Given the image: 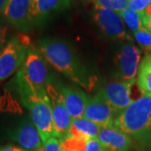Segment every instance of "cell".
<instances>
[{
  "label": "cell",
  "instance_id": "obj_1",
  "mask_svg": "<svg viewBox=\"0 0 151 151\" xmlns=\"http://www.w3.org/2000/svg\"><path fill=\"white\" fill-rule=\"evenodd\" d=\"M38 50L46 61L67 78L80 86L89 88L91 77L68 44L56 38L39 40Z\"/></svg>",
  "mask_w": 151,
  "mask_h": 151
},
{
  "label": "cell",
  "instance_id": "obj_2",
  "mask_svg": "<svg viewBox=\"0 0 151 151\" xmlns=\"http://www.w3.org/2000/svg\"><path fill=\"white\" fill-rule=\"evenodd\" d=\"M114 126L143 146L151 145V92H145L119 114Z\"/></svg>",
  "mask_w": 151,
  "mask_h": 151
},
{
  "label": "cell",
  "instance_id": "obj_3",
  "mask_svg": "<svg viewBox=\"0 0 151 151\" xmlns=\"http://www.w3.org/2000/svg\"><path fill=\"white\" fill-rule=\"evenodd\" d=\"M15 80L30 89L38 97H49L46 62L38 48L32 45L28 47L27 57L21 68L18 70Z\"/></svg>",
  "mask_w": 151,
  "mask_h": 151
},
{
  "label": "cell",
  "instance_id": "obj_4",
  "mask_svg": "<svg viewBox=\"0 0 151 151\" xmlns=\"http://www.w3.org/2000/svg\"><path fill=\"white\" fill-rule=\"evenodd\" d=\"M29 110L30 119L40 133L43 144L50 138L55 137L52 117V106L50 97L33 96L22 101Z\"/></svg>",
  "mask_w": 151,
  "mask_h": 151
},
{
  "label": "cell",
  "instance_id": "obj_5",
  "mask_svg": "<svg viewBox=\"0 0 151 151\" xmlns=\"http://www.w3.org/2000/svg\"><path fill=\"white\" fill-rule=\"evenodd\" d=\"M28 48L14 36L0 51V81L5 80L22 67L27 57Z\"/></svg>",
  "mask_w": 151,
  "mask_h": 151
},
{
  "label": "cell",
  "instance_id": "obj_6",
  "mask_svg": "<svg viewBox=\"0 0 151 151\" xmlns=\"http://www.w3.org/2000/svg\"><path fill=\"white\" fill-rule=\"evenodd\" d=\"M92 14L97 26L109 39H129V35L124 26V20L118 12L95 6Z\"/></svg>",
  "mask_w": 151,
  "mask_h": 151
},
{
  "label": "cell",
  "instance_id": "obj_7",
  "mask_svg": "<svg viewBox=\"0 0 151 151\" xmlns=\"http://www.w3.org/2000/svg\"><path fill=\"white\" fill-rule=\"evenodd\" d=\"M47 93L52 106L55 137L61 140L69 135L72 124V119L65 108L60 93L56 92L54 87L50 85V83H48L47 86Z\"/></svg>",
  "mask_w": 151,
  "mask_h": 151
},
{
  "label": "cell",
  "instance_id": "obj_8",
  "mask_svg": "<svg viewBox=\"0 0 151 151\" xmlns=\"http://www.w3.org/2000/svg\"><path fill=\"white\" fill-rule=\"evenodd\" d=\"M4 19L18 31L27 33L34 27L31 18V0H9Z\"/></svg>",
  "mask_w": 151,
  "mask_h": 151
},
{
  "label": "cell",
  "instance_id": "obj_9",
  "mask_svg": "<svg viewBox=\"0 0 151 151\" xmlns=\"http://www.w3.org/2000/svg\"><path fill=\"white\" fill-rule=\"evenodd\" d=\"M83 117L98 124L102 129L114 126L118 114L113 107L97 93L93 97H89Z\"/></svg>",
  "mask_w": 151,
  "mask_h": 151
},
{
  "label": "cell",
  "instance_id": "obj_10",
  "mask_svg": "<svg viewBox=\"0 0 151 151\" xmlns=\"http://www.w3.org/2000/svg\"><path fill=\"white\" fill-rule=\"evenodd\" d=\"M133 86L124 81H113L102 87L97 93L113 107L119 116V113L133 103L131 99Z\"/></svg>",
  "mask_w": 151,
  "mask_h": 151
},
{
  "label": "cell",
  "instance_id": "obj_11",
  "mask_svg": "<svg viewBox=\"0 0 151 151\" xmlns=\"http://www.w3.org/2000/svg\"><path fill=\"white\" fill-rule=\"evenodd\" d=\"M141 52L133 44L127 43L121 49L119 54V76L122 81L134 85L136 76L140 65Z\"/></svg>",
  "mask_w": 151,
  "mask_h": 151
},
{
  "label": "cell",
  "instance_id": "obj_12",
  "mask_svg": "<svg viewBox=\"0 0 151 151\" xmlns=\"http://www.w3.org/2000/svg\"><path fill=\"white\" fill-rule=\"evenodd\" d=\"M9 136L12 140L28 151L39 150L44 145L35 125L29 119L21 122Z\"/></svg>",
  "mask_w": 151,
  "mask_h": 151
},
{
  "label": "cell",
  "instance_id": "obj_13",
  "mask_svg": "<svg viewBox=\"0 0 151 151\" xmlns=\"http://www.w3.org/2000/svg\"><path fill=\"white\" fill-rule=\"evenodd\" d=\"M97 139L109 151H129L133 146V139L115 126L102 128Z\"/></svg>",
  "mask_w": 151,
  "mask_h": 151
},
{
  "label": "cell",
  "instance_id": "obj_14",
  "mask_svg": "<svg viewBox=\"0 0 151 151\" xmlns=\"http://www.w3.org/2000/svg\"><path fill=\"white\" fill-rule=\"evenodd\" d=\"M70 0H31L34 26H40L53 14L69 8Z\"/></svg>",
  "mask_w": 151,
  "mask_h": 151
},
{
  "label": "cell",
  "instance_id": "obj_15",
  "mask_svg": "<svg viewBox=\"0 0 151 151\" xmlns=\"http://www.w3.org/2000/svg\"><path fill=\"white\" fill-rule=\"evenodd\" d=\"M60 95L72 120L83 117L89 97L80 90L70 86H61Z\"/></svg>",
  "mask_w": 151,
  "mask_h": 151
},
{
  "label": "cell",
  "instance_id": "obj_16",
  "mask_svg": "<svg viewBox=\"0 0 151 151\" xmlns=\"http://www.w3.org/2000/svg\"><path fill=\"white\" fill-rule=\"evenodd\" d=\"M101 130V127L84 117L72 120V124L68 136L84 139L89 140L97 138Z\"/></svg>",
  "mask_w": 151,
  "mask_h": 151
},
{
  "label": "cell",
  "instance_id": "obj_17",
  "mask_svg": "<svg viewBox=\"0 0 151 151\" xmlns=\"http://www.w3.org/2000/svg\"><path fill=\"white\" fill-rule=\"evenodd\" d=\"M137 85L143 93L151 92V55L150 53H146L141 60L138 71Z\"/></svg>",
  "mask_w": 151,
  "mask_h": 151
},
{
  "label": "cell",
  "instance_id": "obj_18",
  "mask_svg": "<svg viewBox=\"0 0 151 151\" xmlns=\"http://www.w3.org/2000/svg\"><path fill=\"white\" fill-rule=\"evenodd\" d=\"M119 14L123 19V20L125 22V24L128 25V27L129 28L131 31L135 33L143 28L140 15L139 13L131 10L127 8L124 10L119 12Z\"/></svg>",
  "mask_w": 151,
  "mask_h": 151
},
{
  "label": "cell",
  "instance_id": "obj_19",
  "mask_svg": "<svg viewBox=\"0 0 151 151\" xmlns=\"http://www.w3.org/2000/svg\"><path fill=\"white\" fill-rule=\"evenodd\" d=\"M60 141L61 151H85L86 142L84 139L76 138L73 136H67Z\"/></svg>",
  "mask_w": 151,
  "mask_h": 151
},
{
  "label": "cell",
  "instance_id": "obj_20",
  "mask_svg": "<svg viewBox=\"0 0 151 151\" xmlns=\"http://www.w3.org/2000/svg\"><path fill=\"white\" fill-rule=\"evenodd\" d=\"M95 6L115 12H121L128 8V0H92Z\"/></svg>",
  "mask_w": 151,
  "mask_h": 151
},
{
  "label": "cell",
  "instance_id": "obj_21",
  "mask_svg": "<svg viewBox=\"0 0 151 151\" xmlns=\"http://www.w3.org/2000/svg\"><path fill=\"white\" fill-rule=\"evenodd\" d=\"M136 41L140 45L143 49H145L146 52L151 50V33L143 27L137 32L134 33Z\"/></svg>",
  "mask_w": 151,
  "mask_h": 151
},
{
  "label": "cell",
  "instance_id": "obj_22",
  "mask_svg": "<svg viewBox=\"0 0 151 151\" xmlns=\"http://www.w3.org/2000/svg\"><path fill=\"white\" fill-rule=\"evenodd\" d=\"M150 4V0H129L128 9L140 14L145 12Z\"/></svg>",
  "mask_w": 151,
  "mask_h": 151
},
{
  "label": "cell",
  "instance_id": "obj_23",
  "mask_svg": "<svg viewBox=\"0 0 151 151\" xmlns=\"http://www.w3.org/2000/svg\"><path fill=\"white\" fill-rule=\"evenodd\" d=\"M37 151H61L60 141L56 137H51Z\"/></svg>",
  "mask_w": 151,
  "mask_h": 151
},
{
  "label": "cell",
  "instance_id": "obj_24",
  "mask_svg": "<svg viewBox=\"0 0 151 151\" xmlns=\"http://www.w3.org/2000/svg\"><path fill=\"white\" fill-rule=\"evenodd\" d=\"M104 148L97 138L92 139L86 142L85 151H103Z\"/></svg>",
  "mask_w": 151,
  "mask_h": 151
},
{
  "label": "cell",
  "instance_id": "obj_25",
  "mask_svg": "<svg viewBox=\"0 0 151 151\" xmlns=\"http://www.w3.org/2000/svg\"><path fill=\"white\" fill-rule=\"evenodd\" d=\"M7 32H8L7 25L4 24L3 20H0V51L5 46Z\"/></svg>",
  "mask_w": 151,
  "mask_h": 151
},
{
  "label": "cell",
  "instance_id": "obj_26",
  "mask_svg": "<svg viewBox=\"0 0 151 151\" xmlns=\"http://www.w3.org/2000/svg\"><path fill=\"white\" fill-rule=\"evenodd\" d=\"M143 27L151 33V18L148 16L145 12L139 14Z\"/></svg>",
  "mask_w": 151,
  "mask_h": 151
},
{
  "label": "cell",
  "instance_id": "obj_27",
  "mask_svg": "<svg viewBox=\"0 0 151 151\" xmlns=\"http://www.w3.org/2000/svg\"><path fill=\"white\" fill-rule=\"evenodd\" d=\"M0 151H28L23 149L20 146H16L14 145H6L0 146Z\"/></svg>",
  "mask_w": 151,
  "mask_h": 151
},
{
  "label": "cell",
  "instance_id": "obj_28",
  "mask_svg": "<svg viewBox=\"0 0 151 151\" xmlns=\"http://www.w3.org/2000/svg\"><path fill=\"white\" fill-rule=\"evenodd\" d=\"M9 1V0H0V20H3V18H4V13Z\"/></svg>",
  "mask_w": 151,
  "mask_h": 151
},
{
  "label": "cell",
  "instance_id": "obj_29",
  "mask_svg": "<svg viewBox=\"0 0 151 151\" xmlns=\"http://www.w3.org/2000/svg\"><path fill=\"white\" fill-rule=\"evenodd\" d=\"M145 13L146 14L150 17V18H151V4H150V5L147 7V9H146L145 11Z\"/></svg>",
  "mask_w": 151,
  "mask_h": 151
},
{
  "label": "cell",
  "instance_id": "obj_30",
  "mask_svg": "<svg viewBox=\"0 0 151 151\" xmlns=\"http://www.w3.org/2000/svg\"><path fill=\"white\" fill-rule=\"evenodd\" d=\"M103 151H109V150H103Z\"/></svg>",
  "mask_w": 151,
  "mask_h": 151
},
{
  "label": "cell",
  "instance_id": "obj_31",
  "mask_svg": "<svg viewBox=\"0 0 151 151\" xmlns=\"http://www.w3.org/2000/svg\"><path fill=\"white\" fill-rule=\"evenodd\" d=\"M150 4H151V0H150Z\"/></svg>",
  "mask_w": 151,
  "mask_h": 151
}]
</instances>
